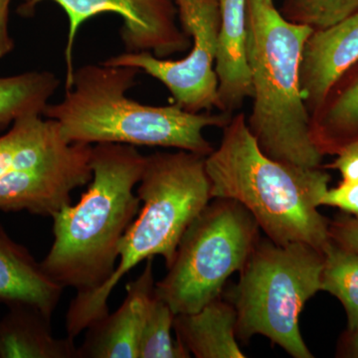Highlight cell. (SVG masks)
I'll return each mask as SVG.
<instances>
[{"label": "cell", "mask_w": 358, "mask_h": 358, "mask_svg": "<svg viewBox=\"0 0 358 358\" xmlns=\"http://www.w3.org/2000/svg\"><path fill=\"white\" fill-rule=\"evenodd\" d=\"M141 70L129 66L88 64L75 70L60 103H48L43 117L57 122L70 143H124L173 148L207 157L214 150L204 129H223L232 114L188 112L173 103L145 105L126 95Z\"/></svg>", "instance_id": "7a4b0ae2"}, {"label": "cell", "mask_w": 358, "mask_h": 358, "mask_svg": "<svg viewBox=\"0 0 358 358\" xmlns=\"http://www.w3.org/2000/svg\"><path fill=\"white\" fill-rule=\"evenodd\" d=\"M211 197L232 199L253 215L278 245L301 242L324 253L329 221L319 212L331 176L320 167L279 162L261 150L243 113L233 115L205 159Z\"/></svg>", "instance_id": "6da1fadb"}, {"label": "cell", "mask_w": 358, "mask_h": 358, "mask_svg": "<svg viewBox=\"0 0 358 358\" xmlns=\"http://www.w3.org/2000/svg\"><path fill=\"white\" fill-rule=\"evenodd\" d=\"M310 140L320 155H338L358 141V62L331 87L310 115Z\"/></svg>", "instance_id": "2e32d148"}, {"label": "cell", "mask_w": 358, "mask_h": 358, "mask_svg": "<svg viewBox=\"0 0 358 358\" xmlns=\"http://www.w3.org/2000/svg\"><path fill=\"white\" fill-rule=\"evenodd\" d=\"M11 0H0V58L10 53L14 41L9 35L8 15Z\"/></svg>", "instance_id": "d4e9b609"}, {"label": "cell", "mask_w": 358, "mask_h": 358, "mask_svg": "<svg viewBox=\"0 0 358 358\" xmlns=\"http://www.w3.org/2000/svg\"><path fill=\"white\" fill-rule=\"evenodd\" d=\"M338 357L358 358V331L346 329L339 339Z\"/></svg>", "instance_id": "484cf974"}, {"label": "cell", "mask_w": 358, "mask_h": 358, "mask_svg": "<svg viewBox=\"0 0 358 358\" xmlns=\"http://www.w3.org/2000/svg\"><path fill=\"white\" fill-rule=\"evenodd\" d=\"M50 320L29 306L10 307L0 320V357L78 358L74 338H55Z\"/></svg>", "instance_id": "e0dca14e"}, {"label": "cell", "mask_w": 358, "mask_h": 358, "mask_svg": "<svg viewBox=\"0 0 358 358\" xmlns=\"http://www.w3.org/2000/svg\"><path fill=\"white\" fill-rule=\"evenodd\" d=\"M204 155L180 150L145 157L138 182L143 207L119 247L115 272L100 288L77 293L66 315L67 336L75 338L109 313L115 286L138 264L162 256L171 267L188 226L209 203L211 185Z\"/></svg>", "instance_id": "277c9868"}, {"label": "cell", "mask_w": 358, "mask_h": 358, "mask_svg": "<svg viewBox=\"0 0 358 358\" xmlns=\"http://www.w3.org/2000/svg\"><path fill=\"white\" fill-rule=\"evenodd\" d=\"M43 1H53L67 14L69 21L66 44V88L74 77L73 48L77 33L85 21L101 13L121 16L122 43L127 52H150L155 57L167 59L192 48V40L176 23L178 9L173 0H27L18 11L31 15Z\"/></svg>", "instance_id": "30bf717a"}, {"label": "cell", "mask_w": 358, "mask_h": 358, "mask_svg": "<svg viewBox=\"0 0 358 358\" xmlns=\"http://www.w3.org/2000/svg\"><path fill=\"white\" fill-rule=\"evenodd\" d=\"M182 31L192 40L180 60L155 57L150 52H124L103 64L129 66L164 84L173 103L192 113L209 112L217 105L218 81L214 70L219 28V0H173Z\"/></svg>", "instance_id": "9c48e42d"}, {"label": "cell", "mask_w": 358, "mask_h": 358, "mask_svg": "<svg viewBox=\"0 0 358 358\" xmlns=\"http://www.w3.org/2000/svg\"><path fill=\"white\" fill-rule=\"evenodd\" d=\"M237 313L221 296L199 312L176 315V341L196 358H245L237 341Z\"/></svg>", "instance_id": "9a60e30c"}, {"label": "cell", "mask_w": 358, "mask_h": 358, "mask_svg": "<svg viewBox=\"0 0 358 358\" xmlns=\"http://www.w3.org/2000/svg\"><path fill=\"white\" fill-rule=\"evenodd\" d=\"M320 205L336 207L358 220V183L341 181L336 187L327 190Z\"/></svg>", "instance_id": "7402d4cb"}, {"label": "cell", "mask_w": 358, "mask_h": 358, "mask_svg": "<svg viewBox=\"0 0 358 358\" xmlns=\"http://www.w3.org/2000/svg\"><path fill=\"white\" fill-rule=\"evenodd\" d=\"M324 259L308 244L260 238L227 299L236 310L238 339L261 334L291 357L313 358L299 322L306 303L320 291Z\"/></svg>", "instance_id": "8992f818"}, {"label": "cell", "mask_w": 358, "mask_h": 358, "mask_svg": "<svg viewBox=\"0 0 358 358\" xmlns=\"http://www.w3.org/2000/svg\"><path fill=\"white\" fill-rule=\"evenodd\" d=\"M176 313L159 296L154 294L141 333L138 358H188L192 355L173 341Z\"/></svg>", "instance_id": "ffe728a7"}, {"label": "cell", "mask_w": 358, "mask_h": 358, "mask_svg": "<svg viewBox=\"0 0 358 358\" xmlns=\"http://www.w3.org/2000/svg\"><path fill=\"white\" fill-rule=\"evenodd\" d=\"M60 80L48 71L0 78V129L28 115H43Z\"/></svg>", "instance_id": "ac0fdd59"}, {"label": "cell", "mask_w": 358, "mask_h": 358, "mask_svg": "<svg viewBox=\"0 0 358 358\" xmlns=\"http://www.w3.org/2000/svg\"><path fill=\"white\" fill-rule=\"evenodd\" d=\"M358 10V0H282L281 13L294 24L324 30Z\"/></svg>", "instance_id": "44dd1931"}, {"label": "cell", "mask_w": 358, "mask_h": 358, "mask_svg": "<svg viewBox=\"0 0 358 358\" xmlns=\"http://www.w3.org/2000/svg\"><path fill=\"white\" fill-rule=\"evenodd\" d=\"M324 258L320 291L338 299L348 315V331H358V253L331 240Z\"/></svg>", "instance_id": "d6986e66"}, {"label": "cell", "mask_w": 358, "mask_h": 358, "mask_svg": "<svg viewBox=\"0 0 358 358\" xmlns=\"http://www.w3.org/2000/svg\"><path fill=\"white\" fill-rule=\"evenodd\" d=\"M247 4L248 0H219L221 20L214 61L218 81L216 108L227 114L233 115L253 95L247 50Z\"/></svg>", "instance_id": "4fadbf2b"}, {"label": "cell", "mask_w": 358, "mask_h": 358, "mask_svg": "<svg viewBox=\"0 0 358 358\" xmlns=\"http://www.w3.org/2000/svg\"><path fill=\"white\" fill-rule=\"evenodd\" d=\"M25 1H27V0H25Z\"/></svg>", "instance_id": "4316f807"}, {"label": "cell", "mask_w": 358, "mask_h": 358, "mask_svg": "<svg viewBox=\"0 0 358 358\" xmlns=\"http://www.w3.org/2000/svg\"><path fill=\"white\" fill-rule=\"evenodd\" d=\"M260 239L256 219L239 202L213 199L188 226L155 294L176 315L199 312L221 296Z\"/></svg>", "instance_id": "ba28073f"}, {"label": "cell", "mask_w": 358, "mask_h": 358, "mask_svg": "<svg viewBox=\"0 0 358 358\" xmlns=\"http://www.w3.org/2000/svg\"><path fill=\"white\" fill-rule=\"evenodd\" d=\"M329 238L334 243L358 253V220L348 214H341L329 221Z\"/></svg>", "instance_id": "603a6c76"}, {"label": "cell", "mask_w": 358, "mask_h": 358, "mask_svg": "<svg viewBox=\"0 0 358 358\" xmlns=\"http://www.w3.org/2000/svg\"><path fill=\"white\" fill-rule=\"evenodd\" d=\"M93 145L70 143L42 115L16 120L0 136V211L52 217L92 179Z\"/></svg>", "instance_id": "52a82bcc"}, {"label": "cell", "mask_w": 358, "mask_h": 358, "mask_svg": "<svg viewBox=\"0 0 358 358\" xmlns=\"http://www.w3.org/2000/svg\"><path fill=\"white\" fill-rule=\"evenodd\" d=\"M64 288L45 272L27 249L0 227V303L37 308L51 317Z\"/></svg>", "instance_id": "5bb4252c"}, {"label": "cell", "mask_w": 358, "mask_h": 358, "mask_svg": "<svg viewBox=\"0 0 358 358\" xmlns=\"http://www.w3.org/2000/svg\"><path fill=\"white\" fill-rule=\"evenodd\" d=\"M357 62L358 10L327 29L312 32L300 65L301 96L310 117L339 78Z\"/></svg>", "instance_id": "7c38bea8"}, {"label": "cell", "mask_w": 358, "mask_h": 358, "mask_svg": "<svg viewBox=\"0 0 358 358\" xmlns=\"http://www.w3.org/2000/svg\"><path fill=\"white\" fill-rule=\"evenodd\" d=\"M336 155L338 157L324 169L338 171L343 182L358 183V141L346 145Z\"/></svg>", "instance_id": "cb8c5ba5"}, {"label": "cell", "mask_w": 358, "mask_h": 358, "mask_svg": "<svg viewBox=\"0 0 358 358\" xmlns=\"http://www.w3.org/2000/svg\"><path fill=\"white\" fill-rule=\"evenodd\" d=\"M154 258L126 286L121 307L86 329L78 358H138L141 333L155 294Z\"/></svg>", "instance_id": "8fae6325"}, {"label": "cell", "mask_w": 358, "mask_h": 358, "mask_svg": "<svg viewBox=\"0 0 358 358\" xmlns=\"http://www.w3.org/2000/svg\"><path fill=\"white\" fill-rule=\"evenodd\" d=\"M247 50L253 105L247 124L268 157L322 166L310 136V114L300 86L303 46L313 29L285 20L273 0H248Z\"/></svg>", "instance_id": "5b68a950"}, {"label": "cell", "mask_w": 358, "mask_h": 358, "mask_svg": "<svg viewBox=\"0 0 358 358\" xmlns=\"http://www.w3.org/2000/svg\"><path fill=\"white\" fill-rule=\"evenodd\" d=\"M92 179L76 205H65L53 219V244L42 268L63 288L88 293L115 272L124 233L138 216L134 193L145 157L134 145L96 143L92 148Z\"/></svg>", "instance_id": "3957f363"}]
</instances>
